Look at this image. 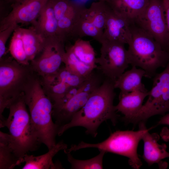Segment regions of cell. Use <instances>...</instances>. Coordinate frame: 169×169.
Segmentation results:
<instances>
[{
    "label": "cell",
    "mask_w": 169,
    "mask_h": 169,
    "mask_svg": "<svg viewBox=\"0 0 169 169\" xmlns=\"http://www.w3.org/2000/svg\"><path fill=\"white\" fill-rule=\"evenodd\" d=\"M115 89L114 82L106 78L70 120L59 127L58 135H62L71 128L81 126L86 129V133L95 137L97 135L99 127L104 121L109 120L115 125L119 116L113 104Z\"/></svg>",
    "instance_id": "cell-1"
},
{
    "label": "cell",
    "mask_w": 169,
    "mask_h": 169,
    "mask_svg": "<svg viewBox=\"0 0 169 169\" xmlns=\"http://www.w3.org/2000/svg\"><path fill=\"white\" fill-rule=\"evenodd\" d=\"M23 96L39 141L48 150L51 149L57 143L55 137L59 127L53 121V103L45 93L37 74L27 85Z\"/></svg>",
    "instance_id": "cell-2"
},
{
    "label": "cell",
    "mask_w": 169,
    "mask_h": 169,
    "mask_svg": "<svg viewBox=\"0 0 169 169\" xmlns=\"http://www.w3.org/2000/svg\"><path fill=\"white\" fill-rule=\"evenodd\" d=\"M27 107L23 95L9 107L8 117L0 122V128L6 127L8 129L9 146L22 163L25 155L36 151L41 144Z\"/></svg>",
    "instance_id": "cell-3"
},
{
    "label": "cell",
    "mask_w": 169,
    "mask_h": 169,
    "mask_svg": "<svg viewBox=\"0 0 169 169\" xmlns=\"http://www.w3.org/2000/svg\"><path fill=\"white\" fill-rule=\"evenodd\" d=\"M131 40L127 53L129 64L145 71L146 77L151 78L157 69L165 67L169 61V52L150 34L130 23Z\"/></svg>",
    "instance_id": "cell-4"
},
{
    "label": "cell",
    "mask_w": 169,
    "mask_h": 169,
    "mask_svg": "<svg viewBox=\"0 0 169 169\" xmlns=\"http://www.w3.org/2000/svg\"><path fill=\"white\" fill-rule=\"evenodd\" d=\"M36 73L30 65L21 64L12 57L0 59V121L6 108L23 95Z\"/></svg>",
    "instance_id": "cell-5"
},
{
    "label": "cell",
    "mask_w": 169,
    "mask_h": 169,
    "mask_svg": "<svg viewBox=\"0 0 169 169\" xmlns=\"http://www.w3.org/2000/svg\"><path fill=\"white\" fill-rule=\"evenodd\" d=\"M139 124L137 131H117L110 134L103 141L91 144L81 141L77 145H73L67 149L68 152L88 148H94L106 152H111L125 156L129 159V163L135 169H139L142 162L137 153V148L140 141L147 131L145 122Z\"/></svg>",
    "instance_id": "cell-6"
},
{
    "label": "cell",
    "mask_w": 169,
    "mask_h": 169,
    "mask_svg": "<svg viewBox=\"0 0 169 169\" xmlns=\"http://www.w3.org/2000/svg\"><path fill=\"white\" fill-rule=\"evenodd\" d=\"M153 77L147 100L129 123L145 122L154 115L169 112V61L165 69Z\"/></svg>",
    "instance_id": "cell-7"
},
{
    "label": "cell",
    "mask_w": 169,
    "mask_h": 169,
    "mask_svg": "<svg viewBox=\"0 0 169 169\" xmlns=\"http://www.w3.org/2000/svg\"><path fill=\"white\" fill-rule=\"evenodd\" d=\"M102 82L101 77L93 72L74 96L60 105L53 106V117L59 127L68 123L85 104L95 90Z\"/></svg>",
    "instance_id": "cell-8"
},
{
    "label": "cell",
    "mask_w": 169,
    "mask_h": 169,
    "mask_svg": "<svg viewBox=\"0 0 169 169\" xmlns=\"http://www.w3.org/2000/svg\"><path fill=\"white\" fill-rule=\"evenodd\" d=\"M122 43L104 41L101 49V56L96 59L102 73L114 82L130 64L127 50Z\"/></svg>",
    "instance_id": "cell-9"
},
{
    "label": "cell",
    "mask_w": 169,
    "mask_h": 169,
    "mask_svg": "<svg viewBox=\"0 0 169 169\" xmlns=\"http://www.w3.org/2000/svg\"><path fill=\"white\" fill-rule=\"evenodd\" d=\"M131 23L151 35L168 51L167 31L162 0H150L147 7L144 12Z\"/></svg>",
    "instance_id": "cell-10"
},
{
    "label": "cell",
    "mask_w": 169,
    "mask_h": 169,
    "mask_svg": "<svg viewBox=\"0 0 169 169\" xmlns=\"http://www.w3.org/2000/svg\"><path fill=\"white\" fill-rule=\"evenodd\" d=\"M62 41L59 37L46 38L42 50L30 62L32 69L39 77L54 74L61 67L65 52Z\"/></svg>",
    "instance_id": "cell-11"
},
{
    "label": "cell",
    "mask_w": 169,
    "mask_h": 169,
    "mask_svg": "<svg viewBox=\"0 0 169 169\" xmlns=\"http://www.w3.org/2000/svg\"><path fill=\"white\" fill-rule=\"evenodd\" d=\"M94 50L85 42H77L67 49L63 63L69 70L84 77L89 76L97 67Z\"/></svg>",
    "instance_id": "cell-12"
},
{
    "label": "cell",
    "mask_w": 169,
    "mask_h": 169,
    "mask_svg": "<svg viewBox=\"0 0 169 169\" xmlns=\"http://www.w3.org/2000/svg\"><path fill=\"white\" fill-rule=\"evenodd\" d=\"M49 0H22L12 4L11 11L1 22L0 30L13 24H33Z\"/></svg>",
    "instance_id": "cell-13"
},
{
    "label": "cell",
    "mask_w": 169,
    "mask_h": 169,
    "mask_svg": "<svg viewBox=\"0 0 169 169\" xmlns=\"http://www.w3.org/2000/svg\"><path fill=\"white\" fill-rule=\"evenodd\" d=\"M105 27L104 41L118 42L129 45L131 40L130 22L112 10L108 11Z\"/></svg>",
    "instance_id": "cell-14"
},
{
    "label": "cell",
    "mask_w": 169,
    "mask_h": 169,
    "mask_svg": "<svg viewBox=\"0 0 169 169\" xmlns=\"http://www.w3.org/2000/svg\"><path fill=\"white\" fill-rule=\"evenodd\" d=\"M159 139L160 136L157 133L150 134L148 129L142 136V140L144 142L142 158L149 166L160 163L162 160L169 157V152L166 150V145L158 144Z\"/></svg>",
    "instance_id": "cell-15"
},
{
    "label": "cell",
    "mask_w": 169,
    "mask_h": 169,
    "mask_svg": "<svg viewBox=\"0 0 169 169\" xmlns=\"http://www.w3.org/2000/svg\"><path fill=\"white\" fill-rule=\"evenodd\" d=\"M148 94L149 91H135L119 95V102L115 106V109L124 115L123 119L126 122L129 123L141 110Z\"/></svg>",
    "instance_id": "cell-16"
},
{
    "label": "cell",
    "mask_w": 169,
    "mask_h": 169,
    "mask_svg": "<svg viewBox=\"0 0 169 169\" xmlns=\"http://www.w3.org/2000/svg\"><path fill=\"white\" fill-rule=\"evenodd\" d=\"M143 77H146L145 71L132 66L131 69L125 71L115 80V88L120 90L119 95L135 91H148L142 82Z\"/></svg>",
    "instance_id": "cell-17"
},
{
    "label": "cell",
    "mask_w": 169,
    "mask_h": 169,
    "mask_svg": "<svg viewBox=\"0 0 169 169\" xmlns=\"http://www.w3.org/2000/svg\"><path fill=\"white\" fill-rule=\"evenodd\" d=\"M33 25L45 38L55 37L62 38L59 32L58 20L50 0L45 5Z\"/></svg>",
    "instance_id": "cell-18"
},
{
    "label": "cell",
    "mask_w": 169,
    "mask_h": 169,
    "mask_svg": "<svg viewBox=\"0 0 169 169\" xmlns=\"http://www.w3.org/2000/svg\"><path fill=\"white\" fill-rule=\"evenodd\" d=\"M67 148V145L63 141L57 143L45 154L38 156L29 155L28 154L24 156L25 164L23 169H54L60 168V165L53 161V157L59 151Z\"/></svg>",
    "instance_id": "cell-19"
},
{
    "label": "cell",
    "mask_w": 169,
    "mask_h": 169,
    "mask_svg": "<svg viewBox=\"0 0 169 169\" xmlns=\"http://www.w3.org/2000/svg\"><path fill=\"white\" fill-rule=\"evenodd\" d=\"M112 10L132 22L147 7L150 0H111Z\"/></svg>",
    "instance_id": "cell-20"
},
{
    "label": "cell",
    "mask_w": 169,
    "mask_h": 169,
    "mask_svg": "<svg viewBox=\"0 0 169 169\" xmlns=\"http://www.w3.org/2000/svg\"><path fill=\"white\" fill-rule=\"evenodd\" d=\"M19 28L26 54L30 62L42 50L46 38L33 26L28 28L19 27Z\"/></svg>",
    "instance_id": "cell-21"
},
{
    "label": "cell",
    "mask_w": 169,
    "mask_h": 169,
    "mask_svg": "<svg viewBox=\"0 0 169 169\" xmlns=\"http://www.w3.org/2000/svg\"><path fill=\"white\" fill-rule=\"evenodd\" d=\"M39 77L45 93L53 104L62 98L72 88L58 80L54 74Z\"/></svg>",
    "instance_id": "cell-22"
},
{
    "label": "cell",
    "mask_w": 169,
    "mask_h": 169,
    "mask_svg": "<svg viewBox=\"0 0 169 169\" xmlns=\"http://www.w3.org/2000/svg\"><path fill=\"white\" fill-rule=\"evenodd\" d=\"M9 134L0 131V169H12L21 162L9 145Z\"/></svg>",
    "instance_id": "cell-23"
},
{
    "label": "cell",
    "mask_w": 169,
    "mask_h": 169,
    "mask_svg": "<svg viewBox=\"0 0 169 169\" xmlns=\"http://www.w3.org/2000/svg\"><path fill=\"white\" fill-rule=\"evenodd\" d=\"M18 27L13 33L9 50L12 57L19 63L30 65V62L26 54L20 32Z\"/></svg>",
    "instance_id": "cell-24"
},
{
    "label": "cell",
    "mask_w": 169,
    "mask_h": 169,
    "mask_svg": "<svg viewBox=\"0 0 169 169\" xmlns=\"http://www.w3.org/2000/svg\"><path fill=\"white\" fill-rule=\"evenodd\" d=\"M100 153L95 156L86 160H80L74 158L70 154L67 153V158L71 165V169H87L103 168V159L106 152L100 151Z\"/></svg>",
    "instance_id": "cell-25"
},
{
    "label": "cell",
    "mask_w": 169,
    "mask_h": 169,
    "mask_svg": "<svg viewBox=\"0 0 169 169\" xmlns=\"http://www.w3.org/2000/svg\"><path fill=\"white\" fill-rule=\"evenodd\" d=\"M53 74L58 80L70 87L81 85L89 77L85 78L75 74L68 70L64 66L61 67Z\"/></svg>",
    "instance_id": "cell-26"
},
{
    "label": "cell",
    "mask_w": 169,
    "mask_h": 169,
    "mask_svg": "<svg viewBox=\"0 0 169 169\" xmlns=\"http://www.w3.org/2000/svg\"><path fill=\"white\" fill-rule=\"evenodd\" d=\"M57 20L74 13L72 7L66 0H50Z\"/></svg>",
    "instance_id": "cell-27"
},
{
    "label": "cell",
    "mask_w": 169,
    "mask_h": 169,
    "mask_svg": "<svg viewBox=\"0 0 169 169\" xmlns=\"http://www.w3.org/2000/svg\"><path fill=\"white\" fill-rule=\"evenodd\" d=\"M18 26V25L13 24L0 30V59L4 57L6 53V44L9 37Z\"/></svg>",
    "instance_id": "cell-28"
},
{
    "label": "cell",
    "mask_w": 169,
    "mask_h": 169,
    "mask_svg": "<svg viewBox=\"0 0 169 169\" xmlns=\"http://www.w3.org/2000/svg\"><path fill=\"white\" fill-rule=\"evenodd\" d=\"M81 28L84 33L89 36H96L98 33L99 29L90 21L84 22L82 25Z\"/></svg>",
    "instance_id": "cell-29"
},
{
    "label": "cell",
    "mask_w": 169,
    "mask_h": 169,
    "mask_svg": "<svg viewBox=\"0 0 169 169\" xmlns=\"http://www.w3.org/2000/svg\"><path fill=\"white\" fill-rule=\"evenodd\" d=\"M108 12L105 14H97L93 16L90 21L99 30L105 26Z\"/></svg>",
    "instance_id": "cell-30"
},
{
    "label": "cell",
    "mask_w": 169,
    "mask_h": 169,
    "mask_svg": "<svg viewBox=\"0 0 169 169\" xmlns=\"http://www.w3.org/2000/svg\"><path fill=\"white\" fill-rule=\"evenodd\" d=\"M164 8L167 31V50L169 52V0H162Z\"/></svg>",
    "instance_id": "cell-31"
},
{
    "label": "cell",
    "mask_w": 169,
    "mask_h": 169,
    "mask_svg": "<svg viewBox=\"0 0 169 169\" xmlns=\"http://www.w3.org/2000/svg\"><path fill=\"white\" fill-rule=\"evenodd\" d=\"M160 136L163 141H169V128L163 127L161 130Z\"/></svg>",
    "instance_id": "cell-32"
},
{
    "label": "cell",
    "mask_w": 169,
    "mask_h": 169,
    "mask_svg": "<svg viewBox=\"0 0 169 169\" xmlns=\"http://www.w3.org/2000/svg\"><path fill=\"white\" fill-rule=\"evenodd\" d=\"M169 125V113L164 115L158 122L157 125Z\"/></svg>",
    "instance_id": "cell-33"
},
{
    "label": "cell",
    "mask_w": 169,
    "mask_h": 169,
    "mask_svg": "<svg viewBox=\"0 0 169 169\" xmlns=\"http://www.w3.org/2000/svg\"><path fill=\"white\" fill-rule=\"evenodd\" d=\"M6 2L8 3H11L12 4H15L18 2H20V1H22V0H5Z\"/></svg>",
    "instance_id": "cell-34"
}]
</instances>
